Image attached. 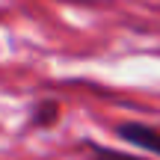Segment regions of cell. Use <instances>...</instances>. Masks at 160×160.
<instances>
[{
    "label": "cell",
    "instance_id": "obj_1",
    "mask_svg": "<svg viewBox=\"0 0 160 160\" xmlns=\"http://www.w3.org/2000/svg\"><path fill=\"white\" fill-rule=\"evenodd\" d=\"M116 137L122 142H131L137 148L160 157V128H154V125H145V122H122L116 128Z\"/></svg>",
    "mask_w": 160,
    "mask_h": 160
},
{
    "label": "cell",
    "instance_id": "obj_3",
    "mask_svg": "<svg viewBox=\"0 0 160 160\" xmlns=\"http://www.w3.org/2000/svg\"><path fill=\"white\" fill-rule=\"evenodd\" d=\"M92 160H151V157H139V154H128V151H116L110 145H98V142H86Z\"/></svg>",
    "mask_w": 160,
    "mask_h": 160
},
{
    "label": "cell",
    "instance_id": "obj_2",
    "mask_svg": "<svg viewBox=\"0 0 160 160\" xmlns=\"http://www.w3.org/2000/svg\"><path fill=\"white\" fill-rule=\"evenodd\" d=\"M59 122V104L57 101H42L36 104L33 116H30V128H51Z\"/></svg>",
    "mask_w": 160,
    "mask_h": 160
}]
</instances>
